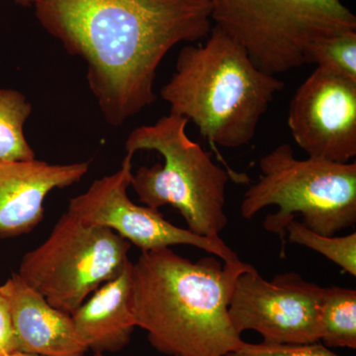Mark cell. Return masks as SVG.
I'll list each match as a JSON object with an SVG mask.
<instances>
[{"mask_svg": "<svg viewBox=\"0 0 356 356\" xmlns=\"http://www.w3.org/2000/svg\"><path fill=\"white\" fill-rule=\"evenodd\" d=\"M132 159L133 154H127L120 170L95 180L84 193L70 199L67 211L84 224L111 229L142 252L191 245L224 262L240 259L222 240H211L179 228L158 209L134 203L127 194L133 177Z\"/></svg>", "mask_w": 356, "mask_h": 356, "instance_id": "cell-9", "label": "cell"}, {"mask_svg": "<svg viewBox=\"0 0 356 356\" xmlns=\"http://www.w3.org/2000/svg\"><path fill=\"white\" fill-rule=\"evenodd\" d=\"M95 356H104L103 353H95Z\"/></svg>", "mask_w": 356, "mask_h": 356, "instance_id": "cell-22", "label": "cell"}, {"mask_svg": "<svg viewBox=\"0 0 356 356\" xmlns=\"http://www.w3.org/2000/svg\"><path fill=\"white\" fill-rule=\"evenodd\" d=\"M191 261L170 248L142 252L132 268L136 325L154 350L172 356H226L242 346L229 315L241 259Z\"/></svg>", "mask_w": 356, "mask_h": 356, "instance_id": "cell-2", "label": "cell"}, {"mask_svg": "<svg viewBox=\"0 0 356 356\" xmlns=\"http://www.w3.org/2000/svg\"><path fill=\"white\" fill-rule=\"evenodd\" d=\"M38 0H15L18 4L22 6H34Z\"/></svg>", "mask_w": 356, "mask_h": 356, "instance_id": "cell-21", "label": "cell"}, {"mask_svg": "<svg viewBox=\"0 0 356 356\" xmlns=\"http://www.w3.org/2000/svg\"><path fill=\"white\" fill-rule=\"evenodd\" d=\"M132 268L129 261L117 277L97 288L70 315L77 336L95 353H117L130 343L137 327L132 311Z\"/></svg>", "mask_w": 356, "mask_h": 356, "instance_id": "cell-13", "label": "cell"}, {"mask_svg": "<svg viewBox=\"0 0 356 356\" xmlns=\"http://www.w3.org/2000/svg\"><path fill=\"white\" fill-rule=\"evenodd\" d=\"M226 356H339L329 348L318 343L307 344L283 343H248L242 346Z\"/></svg>", "mask_w": 356, "mask_h": 356, "instance_id": "cell-18", "label": "cell"}, {"mask_svg": "<svg viewBox=\"0 0 356 356\" xmlns=\"http://www.w3.org/2000/svg\"><path fill=\"white\" fill-rule=\"evenodd\" d=\"M31 112V103L24 95L0 89V163L36 159L23 130Z\"/></svg>", "mask_w": 356, "mask_h": 356, "instance_id": "cell-15", "label": "cell"}, {"mask_svg": "<svg viewBox=\"0 0 356 356\" xmlns=\"http://www.w3.org/2000/svg\"><path fill=\"white\" fill-rule=\"evenodd\" d=\"M17 350L15 334L6 300L0 295V356Z\"/></svg>", "mask_w": 356, "mask_h": 356, "instance_id": "cell-19", "label": "cell"}, {"mask_svg": "<svg viewBox=\"0 0 356 356\" xmlns=\"http://www.w3.org/2000/svg\"><path fill=\"white\" fill-rule=\"evenodd\" d=\"M34 8L44 29L83 58L89 88L115 127L154 102L166 54L213 28L211 0H38Z\"/></svg>", "mask_w": 356, "mask_h": 356, "instance_id": "cell-1", "label": "cell"}, {"mask_svg": "<svg viewBox=\"0 0 356 356\" xmlns=\"http://www.w3.org/2000/svg\"><path fill=\"white\" fill-rule=\"evenodd\" d=\"M212 21L243 47L252 62L277 76L305 65L310 44L356 31L341 0H211Z\"/></svg>", "mask_w": 356, "mask_h": 356, "instance_id": "cell-6", "label": "cell"}, {"mask_svg": "<svg viewBox=\"0 0 356 356\" xmlns=\"http://www.w3.org/2000/svg\"><path fill=\"white\" fill-rule=\"evenodd\" d=\"M323 287L295 273L264 280L252 264L236 277L229 315L236 332L252 330L266 343L320 341Z\"/></svg>", "mask_w": 356, "mask_h": 356, "instance_id": "cell-8", "label": "cell"}, {"mask_svg": "<svg viewBox=\"0 0 356 356\" xmlns=\"http://www.w3.org/2000/svg\"><path fill=\"white\" fill-rule=\"evenodd\" d=\"M188 123L184 117L170 113L131 132L127 154L156 151L163 158V163L142 166L133 173L131 186L147 207L172 206L192 233L221 240L229 222L225 207L229 173L188 137Z\"/></svg>", "mask_w": 356, "mask_h": 356, "instance_id": "cell-4", "label": "cell"}, {"mask_svg": "<svg viewBox=\"0 0 356 356\" xmlns=\"http://www.w3.org/2000/svg\"><path fill=\"white\" fill-rule=\"evenodd\" d=\"M4 356H44L41 355H36V353H23V351L15 350L8 355Z\"/></svg>", "mask_w": 356, "mask_h": 356, "instance_id": "cell-20", "label": "cell"}, {"mask_svg": "<svg viewBox=\"0 0 356 356\" xmlns=\"http://www.w3.org/2000/svg\"><path fill=\"white\" fill-rule=\"evenodd\" d=\"M88 163L51 165L44 161L0 163V238L30 233L43 221L50 192L77 184Z\"/></svg>", "mask_w": 356, "mask_h": 356, "instance_id": "cell-11", "label": "cell"}, {"mask_svg": "<svg viewBox=\"0 0 356 356\" xmlns=\"http://www.w3.org/2000/svg\"><path fill=\"white\" fill-rule=\"evenodd\" d=\"M287 124L308 158L348 163L356 156V83L317 67L293 96Z\"/></svg>", "mask_w": 356, "mask_h": 356, "instance_id": "cell-10", "label": "cell"}, {"mask_svg": "<svg viewBox=\"0 0 356 356\" xmlns=\"http://www.w3.org/2000/svg\"><path fill=\"white\" fill-rule=\"evenodd\" d=\"M320 341L327 348L356 350V291L323 287L320 305Z\"/></svg>", "mask_w": 356, "mask_h": 356, "instance_id": "cell-14", "label": "cell"}, {"mask_svg": "<svg viewBox=\"0 0 356 356\" xmlns=\"http://www.w3.org/2000/svg\"><path fill=\"white\" fill-rule=\"evenodd\" d=\"M305 64H314L356 83V31L339 33L310 44Z\"/></svg>", "mask_w": 356, "mask_h": 356, "instance_id": "cell-17", "label": "cell"}, {"mask_svg": "<svg viewBox=\"0 0 356 356\" xmlns=\"http://www.w3.org/2000/svg\"><path fill=\"white\" fill-rule=\"evenodd\" d=\"M0 295L10 313L17 350L44 356H84L88 350L72 316L54 308L17 273L0 285Z\"/></svg>", "mask_w": 356, "mask_h": 356, "instance_id": "cell-12", "label": "cell"}, {"mask_svg": "<svg viewBox=\"0 0 356 356\" xmlns=\"http://www.w3.org/2000/svg\"><path fill=\"white\" fill-rule=\"evenodd\" d=\"M206 39L180 51L161 98L170 113L193 122L213 149L247 146L284 83L259 69L217 26Z\"/></svg>", "mask_w": 356, "mask_h": 356, "instance_id": "cell-3", "label": "cell"}, {"mask_svg": "<svg viewBox=\"0 0 356 356\" xmlns=\"http://www.w3.org/2000/svg\"><path fill=\"white\" fill-rule=\"evenodd\" d=\"M261 175L248 188L241 204V215L250 220L268 206L278 211L269 215L264 228L282 238L297 215L307 228L334 236L356 222V163L295 158L292 147L282 144L259 161Z\"/></svg>", "mask_w": 356, "mask_h": 356, "instance_id": "cell-5", "label": "cell"}, {"mask_svg": "<svg viewBox=\"0 0 356 356\" xmlns=\"http://www.w3.org/2000/svg\"><path fill=\"white\" fill-rule=\"evenodd\" d=\"M131 243L113 231L84 224L70 211L21 261L18 275L58 310L72 315L127 266Z\"/></svg>", "mask_w": 356, "mask_h": 356, "instance_id": "cell-7", "label": "cell"}, {"mask_svg": "<svg viewBox=\"0 0 356 356\" xmlns=\"http://www.w3.org/2000/svg\"><path fill=\"white\" fill-rule=\"evenodd\" d=\"M286 236L290 243L315 250L355 277V232L344 236H323L307 228L303 222L293 220L287 226Z\"/></svg>", "mask_w": 356, "mask_h": 356, "instance_id": "cell-16", "label": "cell"}]
</instances>
